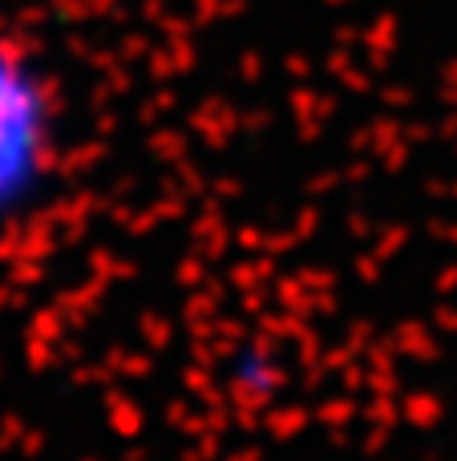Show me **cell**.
<instances>
[{
  "label": "cell",
  "mask_w": 457,
  "mask_h": 461,
  "mask_svg": "<svg viewBox=\"0 0 457 461\" xmlns=\"http://www.w3.org/2000/svg\"><path fill=\"white\" fill-rule=\"evenodd\" d=\"M73 154V102L49 53L0 21V239L21 235L57 199Z\"/></svg>",
  "instance_id": "cell-1"
}]
</instances>
